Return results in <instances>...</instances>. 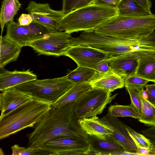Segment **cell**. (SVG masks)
<instances>
[{
    "label": "cell",
    "mask_w": 155,
    "mask_h": 155,
    "mask_svg": "<svg viewBox=\"0 0 155 155\" xmlns=\"http://www.w3.org/2000/svg\"><path fill=\"white\" fill-rule=\"evenodd\" d=\"M63 55L72 59L78 67H84L95 70L98 63L111 57L99 50L83 45L71 46Z\"/></svg>",
    "instance_id": "11"
},
{
    "label": "cell",
    "mask_w": 155,
    "mask_h": 155,
    "mask_svg": "<svg viewBox=\"0 0 155 155\" xmlns=\"http://www.w3.org/2000/svg\"><path fill=\"white\" fill-rule=\"evenodd\" d=\"M100 119L112 130L110 137L123 147L125 151L136 153L137 147L129 134L126 125L107 114Z\"/></svg>",
    "instance_id": "14"
},
{
    "label": "cell",
    "mask_w": 155,
    "mask_h": 155,
    "mask_svg": "<svg viewBox=\"0 0 155 155\" xmlns=\"http://www.w3.org/2000/svg\"><path fill=\"white\" fill-rule=\"evenodd\" d=\"M148 52L132 53L111 56L107 59L109 67L114 72L125 80L134 75L137 67L139 57Z\"/></svg>",
    "instance_id": "13"
},
{
    "label": "cell",
    "mask_w": 155,
    "mask_h": 155,
    "mask_svg": "<svg viewBox=\"0 0 155 155\" xmlns=\"http://www.w3.org/2000/svg\"><path fill=\"white\" fill-rule=\"evenodd\" d=\"M97 73L95 69L84 67H78L65 76L74 84L89 83Z\"/></svg>",
    "instance_id": "25"
},
{
    "label": "cell",
    "mask_w": 155,
    "mask_h": 155,
    "mask_svg": "<svg viewBox=\"0 0 155 155\" xmlns=\"http://www.w3.org/2000/svg\"><path fill=\"white\" fill-rule=\"evenodd\" d=\"M150 155H155V145L153 144V145L149 149Z\"/></svg>",
    "instance_id": "39"
},
{
    "label": "cell",
    "mask_w": 155,
    "mask_h": 155,
    "mask_svg": "<svg viewBox=\"0 0 155 155\" xmlns=\"http://www.w3.org/2000/svg\"><path fill=\"white\" fill-rule=\"evenodd\" d=\"M70 34L58 31L46 34L36 40L29 46L32 47L39 55L59 56L71 47Z\"/></svg>",
    "instance_id": "10"
},
{
    "label": "cell",
    "mask_w": 155,
    "mask_h": 155,
    "mask_svg": "<svg viewBox=\"0 0 155 155\" xmlns=\"http://www.w3.org/2000/svg\"><path fill=\"white\" fill-rule=\"evenodd\" d=\"M118 15L116 8L93 3L65 14L59 22L58 31L70 34L93 31Z\"/></svg>",
    "instance_id": "2"
},
{
    "label": "cell",
    "mask_w": 155,
    "mask_h": 155,
    "mask_svg": "<svg viewBox=\"0 0 155 155\" xmlns=\"http://www.w3.org/2000/svg\"><path fill=\"white\" fill-rule=\"evenodd\" d=\"M51 108V104L34 98L0 118V140L34 127Z\"/></svg>",
    "instance_id": "3"
},
{
    "label": "cell",
    "mask_w": 155,
    "mask_h": 155,
    "mask_svg": "<svg viewBox=\"0 0 155 155\" xmlns=\"http://www.w3.org/2000/svg\"><path fill=\"white\" fill-rule=\"evenodd\" d=\"M125 85L127 84L133 87L141 88L144 87L149 81L134 75L129 76L125 80Z\"/></svg>",
    "instance_id": "31"
},
{
    "label": "cell",
    "mask_w": 155,
    "mask_h": 155,
    "mask_svg": "<svg viewBox=\"0 0 155 155\" xmlns=\"http://www.w3.org/2000/svg\"><path fill=\"white\" fill-rule=\"evenodd\" d=\"M91 154L121 155L125 151L123 147L110 137L106 139L90 136Z\"/></svg>",
    "instance_id": "18"
},
{
    "label": "cell",
    "mask_w": 155,
    "mask_h": 155,
    "mask_svg": "<svg viewBox=\"0 0 155 155\" xmlns=\"http://www.w3.org/2000/svg\"><path fill=\"white\" fill-rule=\"evenodd\" d=\"M78 120L82 129L90 136L105 140L113 135L112 130L97 116Z\"/></svg>",
    "instance_id": "19"
},
{
    "label": "cell",
    "mask_w": 155,
    "mask_h": 155,
    "mask_svg": "<svg viewBox=\"0 0 155 155\" xmlns=\"http://www.w3.org/2000/svg\"><path fill=\"white\" fill-rule=\"evenodd\" d=\"M4 153L1 148L0 150V155H4Z\"/></svg>",
    "instance_id": "40"
},
{
    "label": "cell",
    "mask_w": 155,
    "mask_h": 155,
    "mask_svg": "<svg viewBox=\"0 0 155 155\" xmlns=\"http://www.w3.org/2000/svg\"><path fill=\"white\" fill-rule=\"evenodd\" d=\"M74 84L64 76L52 79H37L12 87L34 98L52 104Z\"/></svg>",
    "instance_id": "5"
},
{
    "label": "cell",
    "mask_w": 155,
    "mask_h": 155,
    "mask_svg": "<svg viewBox=\"0 0 155 155\" xmlns=\"http://www.w3.org/2000/svg\"><path fill=\"white\" fill-rule=\"evenodd\" d=\"M136 153L138 155H150L149 149L137 148Z\"/></svg>",
    "instance_id": "38"
},
{
    "label": "cell",
    "mask_w": 155,
    "mask_h": 155,
    "mask_svg": "<svg viewBox=\"0 0 155 155\" xmlns=\"http://www.w3.org/2000/svg\"><path fill=\"white\" fill-rule=\"evenodd\" d=\"M144 91L146 94L147 99L155 106V83L153 84H146Z\"/></svg>",
    "instance_id": "32"
},
{
    "label": "cell",
    "mask_w": 155,
    "mask_h": 155,
    "mask_svg": "<svg viewBox=\"0 0 155 155\" xmlns=\"http://www.w3.org/2000/svg\"><path fill=\"white\" fill-rule=\"evenodd\" d=\"M12 150V155H20L21 153L25 148L24 147L19 146L17 144H15L12 146L11 147Z\"/></svg>",
    "instance_id": "36"
},
{
    "label": "cell",
    "mask_w": 155,
    "mask_h": 155,
    "mask_svg": "<svg viewBox=\"0 0 155 155\" xmlns=\"http://www.w3.org/2000/svg\"><path fill=\"white\" fill-rule=\"evenodd\" d=\"M76 102L59 107H52L35 125L33 131L26 135L28 140L27 147H37L48 140L62 137H72L89 141L90 136L82 129L74 115Z\"/></svg>",
    "instance_id": "1"
},
{
    "label": "cell",
    "mask_w": 155,
    "mask_h": 155,
    "mask_svg": "<svg viewBox=\"0 0 155 155\" xmlns=\"http://www.w3.org/2000/svg\"><path fill=\"white\" fill-rule=\"evenodd\" d=\"M21 4L18 0H3L1 8L0 23L2 35L4 26L14 21V18Z\"/></svg>",
    "instance_id": "24"
},
{
    "label": "cell",
    "mask_w": 155,
    "mask_h": 155,
    "mask_svg": "<svg viewBox=\"0 0 155 155\" xmlns=\"http://www.w3.org/2000/svg\"><path fill=\"white\" fill-rule=\"evenodd\" d=\"M117 8L118 15L121 16L139 17L153 14L136 0H121Z\"/></svg>",
    "instance_id": "23"
},
{
    "label": "cell",
    "mask_w": 155,
    "mask_h": 155,
    "mask_svg": "<svg viewBox=\"0 0 155 155\" xmlns=\"http://www.w3.org/2000/svg\"><path fill=\"white\" fill-rule=\"evenodd\" d=\"M127 131L137 148L150 149L153 144L143 134H140L126 125Z\"/></svg>",
    "instance_id": "28"
},
{
    "label": "cell",
    "mask_w": 155,
    "mask_h": 155,
    "mask_svg": "<svg viewBox=\"0 0 155 155\" xmlns=\"http://www.w3.org/2000/svg\"><path fill=\"white\" fill-rule=\"evenodd\" d=\"M39 147L45 155H87L91 153L89 141L72 137L52 139Z\"/></svg>",
    "instance_id": "8"
},
{
    "label": "cell",
    "mask_w": 155,
    "mask_h": 155,
    "mask_svg": "<svg viewBox=\"0 0 155 155\" xmlns=\"http://www.w3.org/2000/svg\"><path fill=\"white\" fill-rule=\"evenodd\" d=\"M5 36L22 47L29 46L33 41L46 34L58 31L48 28L35 21L28 26L20 25L14 21L7 23Z\"/></svg>",
    "instance_id": "9"
},
{
    "label": "cell",
    "mask_w": 155,
    "mask_h": 155,
    "mask_svg": "<svg viewBox=\"0 0 155 155\" xmlns=\"http://www.w3.org/2000/svg\"><path fill=\"white\" fill-rule=\"evenodd\" d=\"M121 0H94L93 3L102 4L113 8H117Z\"/></svg>",
    "instance_id": "35"
},
{
    "label": "cell",
    "mask_w": 155,
    "mask_h": 155,
    "mask_svg": "<svg viewBox=\"0 0 155 155\" xmlns=\"http://www.w3.org/2000/svg\"><path fill=\"white\" fill-rule=\"evenodd\" d=\"M141 116L139 121L149 126H155V106L141 97Z\"/></svg>",
    "instance_id": "27"
},
{
    "label": "cell",
    "mask_w": 155,
    "mask_h": 155,
    "mask_svg": "<svg viewBox=\"0 0 155 155\" xmlns=\"http://www.w3.org/2000/svg\"><path fill=\"white\" fill-rule=\"evenodd\" d=\"M125 87L130 96L131 104L141 114L142 107L141 98L144 91V87L137 88L127 84L125 85Z\"/></svg>",
    "instance_id": "30"
},
{
    "label": "cell",
    "mask_w": 155,
    "mask_h": 155,
    "mask_svg": "<svg viewBox=\"0 0 155 155\" xmlns=\"http://www.w3.org/2000/svg\"><path fill=\"white\" fill-rule=\"evenodd\" d=\"M92 88H99L112 92L125 86L124 80L110 68L104 73H98L89 82Z\"/></svg>",
    "instance_id": "17"
},
{
    "label": "cell",
    "mask_w": 155,
    "mask_h": 155,
    "mask_svg": "<svg viewBox=\"0 0 155 155\" xmlns=\"http://www.w3.org/2000/svg\"><path fill=\"white\" fill-rule=\"evenodd\" d=\"M130 39L104 35L94 30L83 31L78 37L71 38L70 46L85 45L114 56L128 53L127 43Z\"/></svg>",
    "instance_id": "6"
},
{
    "label": "cell",
    "mask_w": 155,
    "mask_h": 155,
    "mask_svg": "<svg viewBox=\"0 0 155 155\" xmlns=\"http://www.w3.org/2000/svg\"><path fill=\"white\" fill-rule=\"evenodd\" d=\"M155 30V15L132 17L115 16L94 31L101 35L124 39H134L148 35Z\"/></svg>",
    "instance_id": "4"
},
{
    "label": "cell",
    "mask_w": 155,
    "mask_h": 155,
    "mask_svg": "<svg viewBox=\"0 0 155 155\" xmlns=\"http://www.w3.org/2000/svg\"><path fill=\"white\" fill-rule=\"evenodd\" d=\"M134 75L155 83V52H148L139 57Z\"/></svg>",
    "instance_id": "20"
},
{
    "label": "cell",
    "mask_w": 155,
    "mask_h": 155,
    "mask_svg": "<svg viewBox=\"0 0 155 155\" xmlns=\"http://www.w3.org/2000/svg\"><path fill=\"white\" fill-rule=\"evenodd\" d=\"M37 79V75L29 69L24 71L4 70L0 73V91L2 92L11 87Z\"/></svg>",
    "instance_id": "16"
},
{
    "label": "cell",
    "mask_w": 155,
    "mask_h": 155,
    "mask_svg": "<svg viewBox=\"0 0 155 155\" xmlns=\"http://www.w3.org/2000/svg\"><path fill=\"white\" fill-rule=\"evenodd\" d=\"M107 114L110 116L118 117H131L139 119L141 114L132 104L123 105L118 104L111 105L108 108Z\"/></svg>",
    "instance_id": "26"
},
{
    "label": "cell",
    "mask_w": 155,
    "mask_h": 155,
    "mask_svg": "<svg viewBox=\"0 0 155 155\" xmlns=\"http://www.w3.org/2000/svg\"><path fill=\"white\" fill-rule=\"evenodd\" d=\"M0 68L2 69L7 64L16 61L22 47L5 36H0Z\"/></svg>",
    "instance_id": "21"
},
{
    "label": "cell",
    "mask_w": 155,
    "mask_h": 155,
    "mask_svg": "<svg viewBox=\"0 0 155 155\" xmlns=\"http://www.w3.org/2000/svg\"><path fill=\"white\" fill-rule=\"evenodd\" d=\"M0 94V110L2 117L23 104L33 100L31 95L12 87Z\"/></svg>",
    "instance_id": "15"
},
{
    "label": "cell",
    "mask_w": 155,
    "mask_h": 155,
    "mask_svg": "<svg viewBox=\"0 0 155 155\" xmlns=\"http://www.w3.org/2000/svg\"><path fill=\"white\" fill-rule=\"evenodd\" d=\"M92 88L90 83L74 84L52 104V107H61L71 102L77 101Z\"/></svg>",
    "instance_id": "22"
},
{
    "label": "cell",
    "mask_w": 155,
    "mask_h": 155,
    "mask_svg": "<svg viewBox=\"0 0 155 155\" xmlns=\"http://www.w3.org/2000/svg\"><path fill=\"white\" fill-rule=\"evenodd\" d=\"M110 69L109 62L107 59L98 63L96 66L95 70L98 73H102L107 72Z\"/></svg>",
    "instance_id": "34"
},
{
    "label": "cell",
    "mask_w": 155,
    "mask_h": 155,
    "mask_svg": "<svg viewBox=\"0 0 155 155\" xmlns=\"http://www.w3.org/2000/svg\"><path fill=\"white\" fill-rule=\"evenodd\" d=\"M33 21L31 15L29 14H22L19 17L18 22L21 25L28 26Z\"/></svg>",
    "instance_id": "33"
},
{
    "label": "cell",
    "mask_w": 155,
    "mask_h": 155,
    "mask_svg": "<svg viewBox=\"0 0 155 155\" xmlns=\"http://www.w3.org/2000/svg\"><path fill=\"white\" fill-rule=\"evenodd\" d=\"M26 10L35 21L57 31L59 22L65 15L61 10L52 9L48 3H38L34 1L29 2Z\"/></svg>",
    "instance_id": "12"
},
{
    "label": "cell",
    "mask_w": 155,
    "mask_h": 155,
    "mask_svg": "<svg viewBox=\"0 0 155 155\" xmlns=\"http://www.w3.org/2000/svg\"><path fill=\"white\" fill-rule=\"evenodd\" d=\"M99 88H92L76 101L74 114L78 120L101 114L107 105L117 96Z\"/></svg>",
    "instance_id": "7"
},
{
    "label": "cell",
    "mask_w": 155,
    "mask_h": 155,
    "mask_svg": "<svg viewBox=\"0 0 155 155\" xmlns=\"http://www.w3.org/2000/svg\"><path fill=\"white\" fill-rule=\"evenodd\" d=\"M94 0H62V11L64 14L93 3Z\"/></svg>",
    "instance_id": "29"
},
{
    "label": "cell",
    "mask_w": 155,
    "mask_h": 155,
    "mask_svg": "<svg viewBox=\"0 0 155 155\" xmlns=\"http://www.w3.org/2000/svg\"><path fill=\"white\" fill-rule=\"evenodd\" d=\"M143 7L148 11L151 12L150 9L152 7V4L149 0H136Z\"/></svg>",
    "instance_id": "37"
}]
</instances>
